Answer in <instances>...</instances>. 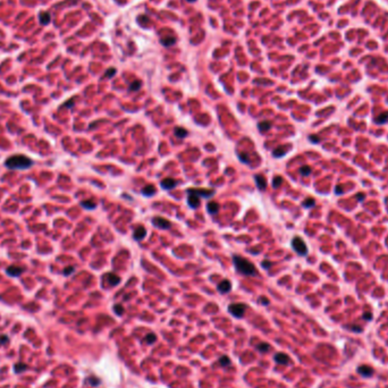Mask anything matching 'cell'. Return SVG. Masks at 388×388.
<instances>
[{
  "label": "cell",
  "mask_w": 388,
  "mask_h": 388,
  "mask_svg": "<svg viewBox=\"0 0 388 388\" xmlns=\"http://www.w3.org/2000/svg\"><path fill=\"white\" fill-rule=\"evenodd\" d=\"M144 341H145V343H148V344H153V343L157 341V336H156L155 334H152V332L151 334H148V335L145 336Z\"/></svg>",
  "instance_id": "f1b7e54d"
},
{
  "label": "cell",
  "mask_w": 388,
  "mask_h": 388,
  "mask_svg": "<svg viewBox=\"0 0 388 388\" xmlns=\"http://www.w3.org/2000/svg\"><path fill=\"white\" fill-rule=\"evenodd\" d=\"M6 273H8L10 277H18L24 273V268H20V267H16V266H10L9 268L6 270Z\"/></svg>",
  "instance_id": "7c38bea8"
},
{
  "label": "cell",
  "mask_w": 388,
  "mask_h": 388,
  "mask_svg": "<svg viewBox=\"0 0 388 388\" xmlns=\"http://www.w3.org/2000/svg\"><path fill=\"white\" fill-rule=\"evenodd\" d=\"M273 360L278 363V364H288V362L291 361L290 356L284 354V353H277L276 355L273 356Z\"/></svg>",
  "instance_id": "9a60e30c"
},
{
  "label": "cell",
  "mask_w": 388,
  "mask_h": 388,
  "mask_svg": "<svg viewBox=\"0 0 388 388\" xmlns=\"http://www.w3.org/2000/svg\"><path fill=\"white\" fill-rule=\"evenodd\" d=\"M335 194H337V195H341V194H343V187L342 186H336L335 187Z\"/></svg>",
  "instance_id": "7bdbcfd3"
},
{
  "label": "cell",
  "mask_w": 388,
  "mask_h": 388,
  "mask_svg": "<svg viewBox=\"0 0 388 388\" xmlns=\"http://www.w3.org/2000/svg\"><path fill=\"white\" fill-rule=\"evenodd\" d=\"M74 271H75V268H74V267H67V268L64 270V275H65V276H69V275H72Z\"/></svg>",
  "instance_id": "74e56055"
},
{
  "label": "cell",
  "mask_w": 388,
  "mask_h": 388,
  "mask_svg": "<svg viewBox=\"0 0 388 388\" xmlns=\"http://www.w3.org/2000/svg\"><path fill=\"white\" fill-rule=\"evenodd\" d=\"M142 194H143L144 196H152V195H155L156 194L155 186H152V185H147V186L142 190Z\"/></svg>",
  "instance_id": "44dd1931"
},
{
  "label": "cell",
  "mask_w": 388,
  "mask_h": 388,
  "mask_svg": "<svg viewBox=\"0 0 388 388\" xmlns=\"http://www.w3.org/2000/svg\"><path fill=\"white\" fill-rule=\"evenodd\" d=\"M355 197H356V200H358V201H360V202H362V201H363V200H364V199H365V195H364V194H363V193H358V194H356V195H355Z\"/></svg>",
  "instance_id": "b9f144b4"
},
{
  "label": "cell",
  "mask_w": 388,
  "mask_h": 388,
  "mask_svg": "<svg viewBox=\"0 0 388 388\" xmlns=\"http://www.w3.org/2000/svg\"><path fill=\"white\" fill-rule=\"evenodd\" d=\"M233 262L237 271L240 273H242V275H244V276L253 277L258 275V271H257V269H255V267H254L253 263L251 262V261H249V260L244 259L243 257L234 254Z\"/></svg>",
  "instance_id": "7a4b0ae2"
},
{
  "label": "cell",
  "mask_w": 388,
  "mask_h": 388,
  "mask_svg": "<svg viewBox=\"0 0 388 388\" xmlns=\"http://www.w3.org/2000/svg\"><path fill=\"white\" fill-rule=\"evenodd\" d=\"M187 194H188V196H187L188 205H190L192 209H196V208L200 207V203H201L200 197L196 196V195H194V194H191V193H187Z\"/></svg>",
  "instance_id": "ba28073f"
},
{
  "label": "cell",
  "mask_w": 388,
  "mask_h": 388,
  "mask_svg": "<svg viewBox=\"0 0 388 388\" xmlns=\"http://www.w3.org/2000/svg\"><path fill=\"white\" fill-rule=\"evenodd\" d=\"M26 368H27V365L22 364V363H17V364L14 365V370H15V372H22V371H24Z\"/></svg>",
  "instance_id": "d6a6232c"
},
{
  "label": "cell",
  "mask_w": 388,
  "mask_h": 388,
  "mask_svg": "<svg viewBox=\"0 0 388 388\" xmlns=\"http://www.w3.org/2000/svg\"><path fill=\"white\" fill-rule=\"evenodd\" d=\"M174 133H175V135H176V138H184L185 136H187V134H188L187 129H183V127H176V129H174Z\"/></svg>",
  "instance_id": "7402d4cb"
},
{
  "label": "cell",
  "mask_w": 388,
  "mask_h": 388,
  "mask_svg": "<svg viewBox=\"0 0 388 388\" xmlns=\"http://www.w3.org/2000/svg\"><path fill=\"white\" fill-rule=\"evenodd\" d=\"M9 342V338L7 336H0V345H5Z\"/></svg>",
  "instance_id": "60d3db41"
},
{
  "label": "cell",
  "mask_w": 388,
  "mask_h": 388,
  "mask_svg": "<svg viewBox=\"0 0 388 388\" xmlns=\"http://www.w3.org/2000/svg\"><path fill=\"white\" fill-rule=\"evenodd\" d=\"M283 182H284V179H283V177H280V176H276V177L273 178V186L275 188H277V187H279L280 185L283 184Z\"/></svg>",
  "instance_id": "f546056e"
},
{
  "label": "cell",
  "mask_w": 388,
  "mask_h": 388,
  "mask_svg": "<svg viewBox=\"0 0 388 388\" xmlns=\"http://www.w3.org/2000/svg\"><path fill=\"white\" fill-rule=\"evenodd\" d=\"M362 318H363L364 320H367V321H370V320L372 319V313L371 312H364L363 313V316H362Z\"/></svg>",
  "instance_id": "ab89813d"
},
{
  "label": "cell",
  "mask_w": 388,
  "mask_h": 388,
  "mask_svg": "<svg viewBox=\"0 0 388 388\" xmlns=\"http://www.w3.org/2000/svg\"><path fill=\"white\" fill-rule=\"evenodd\" d=\"M292 247H293V250L295 251L299 255H301V257H305L306 254H308V247H306V244L304 243V241H303L300 236L293 237Z\"/></svg>",
  "instance_id": "3957f363"
},
{
  "label": "cell",
  "mask_w": 388,
  "mask_h": 388,
  "mask_svg": "<svg viewBox=\"0 0 388 388\" xmlns=\"http://www.w3.org/2000/svg\"><path fill=\"white\" fill-rule=\"evenodd\" d=\"M286 152H287V149H285V147H279V148H277L276 150H273V156L275 158H282L283 156L286 155Z\"/></svg>",
  "instance_id": "603a6c76"
},
{
  "label": "cell",
  "mask_w": 388,
  "mask_h": 388,
  "mask_svg": "<svg viewBox=\"0 0 388 388\" xmlns=\"http://www.w3.org/2000/svg\"><path fill=\"white\" fill-rule=\"evenodd\" d=\"M258 129L263 134V133H266V132H268L271 129V123L269 120H262V122H260L258 124Z\"/></svg>",
  "instance_id": "d6986e66"
},
{
  "label": "cell",
  "mask_w": 388,
  "mask_h": 388,
  "mask_svg": "<svg viewBox=\"0 0 388 388\" xmlns=\"http://www.w3.org/2000/svg\"><path fill=\"white\" fill-rule=\"evenodd\" d=\"M238 159L243 164H249V156L246 153H238Z\"/></svg>",
  "instance_id": "836d02e7"
},
{
  "label": "cell",
  "mask_w": 388,
  "mask_h": 388,
  "mask_svg": "<svg viewBox=\"0 0 388 388\" xmlns=\"http://www.w3.org/2000/svg\"><path fill=\"white\" fill-rule=\"evenodd\" d=\"M114 311H115V313L117 316H122V314H124V312H125V309H124V306H123L122 304H115V305H114Z\"/></svg>",
  "instance_id": "4316f807"
},
{
  "label": "cell",
  "mask_w": 388,
  "mask_h": 388,
  "mask_svg": "<svg viewBox=\"0 0 388 388\" xmlns=\"http://www.w3.org/2000/svg\"><path fill=\"white\" fill-rule=\"evenodd\" d=\"M88 380H89V382L92 386H98V385H100V379L97 378V377H90V378L88 379Z\"/></svg>",
  "instance_id": "e575fe53"
},
{
  "label": "cell",
  "mask_w": 388,
  "mask_h": 388,
  "mask_svg": "<svg viewBox=\"0 0 388 388\" xmlns=\"http://www.w3.org/2000/svg\"><path fill=\"white\" fill-rule=\"evenodd\" d=\"M105 278H106V280L108 282V284L110 286H117V285L120 283V278H119L117 275H115V273H106Z\"/></svg>",
  "instance_id": "30bf717a"
},
{
  "label": "cell",
  "mask_w": 388,
  "mask_h": 388,
  "mask_svg": "<svg viewBox=\"0 0 388 388\" xmlns=\"http://www.w3.org/2000/svg\"><path fill=\"white\" fill-rule=\"evenodd\" d=\"M358 372L361 376H363V377H371V376L373 375L375 370H373L371 367H369V365L362 364L358 368Z\"/></svg>",
  "instance_id": "9c48e42d"
},
{
  "label": "cell",
  "mask_w": 388,
  "mask_h": 388,
  "mask_svg": "<svg viewBox=\"0 0 388 388\" xmlns=\"http://www.w3.org/2000/svg\"><path fill=\"white\" fill-rule=\"evenodd\" d=\"M73 106H74V99H70V100H69V101H67L65 103V105H64V107H67V108H70V107H73Z\"/></svg>",
  "instance_id": "f6af8a7d"
},
{
  "label": "cell",
  "mask_w": 388,
  "mask_h": 388,
  "mask_svg": "<svg viewBox=\"0 0 388 388\" xmlns=\"http://www.w3.org/2000/svg\"><path fill=\"white\" fill-rule=\"evenodd\" d=\"M217 290H218V292L221 293V294H227V293L230 292V290H232V284H230L229 280H227V279L221 280L220 283L218 284Z\"/></svg>",
  "instance_id": "52a82bcc"
},
{
  "label": "cell",
  "mask_w": 388,
  "mask_h": 388,
  "mask_svg": "<svg viewBox=\"0 0 388 388\" xmlns=\"http://www.w3.org/2000/svg\"><path fill=\"white\" fill-rule=\"evenodd\" d=\"M175 41H176V39H175L174 36H167V38H164V39H161V43L164 44L165 47H170V46H173V44L175 43Z\"/></svg>",
  "instance_id": "d4e9b609"
},
{
  "label": "cell",
  "mask_w": 388,
  "mask_h": 388,
  "mask_svg": "<svg viewBox=\"0 0 388 388\" xmlns=\"http://www.w3.org/2000/svg\"><path fill=\"white\" fill-rule=\"evenodd\" d=\"M207 210L210 214H216L218 211H219V204H218L217 202L210 201V202H208V204H207Z\"/></svg>",
  "instance_id": "e0dca14e"
},
{
  "label": "cell",
  "mask_w": 388,
  "mask_h": 388,
  "mask_svg": "<svg viewBox=\"0 0 388 388\" xmlns=\"http://www.w3.org/2000/svg\"><path fill=\"white\" fill-rule=\"evenodd\" d=\"M314 205H316V201H314V199H312V197L305 199L302 203V207L305 208V209H311V208H313Z\"/></svg>",
  "instance_id": "cb8c5ba5"
},
{
  "label": "cell",
  "mask_w": 388,
  "mask_h": 388,
  "mask_svg": "<svg viewBox=\"0 0 388 388\" xmlns=\"http://www.w3.org/2000/svg\"><path fill=\"white\" fill-rule=\"evenodd\" d=\"M254 181H255V184H257L258 190H260V191H264V190L267 188V181L263 176H261V175H255V176H254Z\"/></svg>",
  "instance_id": "4fadbf2b"
},
{
  "label": "cell",
  "mask_w": 388,
  "mask_h": 388,
  "mask_svg": "<svg viewBox=\"0 0 388 388\" xmlns=\"http://www.w3.org/2000/svg\"><path fill=\"white\" fill-rule=\"evenodd\" d=\"M141 84L142 83L140 82V81H134V82L132 83L131 85H129V91H132V92H135V91H138V90H140V88H141Z\"/></svg>",
  "instance_id": "83f0119b"
},
{
  "label": "cell",
  "mask_w": 388,
  "mask_h": 388,
  "mask_svg": "<svg viewBox=\"0 0 388 388\" xmlns=\"http://www.w3.org/2000/svg\"><path fill=\"white\" fill-rule=\"evenodd\" d=\"M81 205H82L84 209H86V210H93V209L97 208V203L92 200L82 201V202H81Z\"/></svg>",
  "instance_id": "ffe728a7"
},
{
  "label": "cell",
  "mask_w": 388,
  "mask_h": 388,
  "mask_svg": "<svg viewBox=\"0 0 388 388\" xmlns=\"http://www.w3.org/2000/svg\"><path fill=\"white\" fill-rule=\"evenodd\" d=\"M160 185H161V187L164 188V190L169 191V190H173V188L176 186V181L173 179V178H165V179L161 181Z\"/></svg>",
  "instance_id": "5bb4252c"
},
{
  "label": "cell",
  "mask_w": 388,
  "mask_h": 388,
  "mask_svg": "<svg viewBox=\"0 0 388 388\" xmlns=\"http://www.w3.org/2000/svg\"><path fill=\"white\" fill-rule=\"evenodd\" d=\"M39 20H40L41 25L46 26V25L50 24V22H51V16H50V14L48 13V11H42V13H40V15H39Z\"/></svg>",
  "instance_id": "2e32d148"
},
{
  "label": "cell",
  "mask_w": 388,
  "mask_h": 388,
  "mask_svg": "<svg viewBox=\"0 0 388 388\" xmlns=\"http://www.w3.org/2000/svg\"><path fill=\"white\" fill-rule=\"evenodd\" d=\"M299 173L302 175V176H309V175L312 173V169H311V167H309V166H302V167L299 169Z\"/></svg>",
  "instance_id": "484cf974"
},
{
  "label": "cell",
  "mask_w": 388,
  "mask_h": 388,
  "mask_svg": "<svg viewBox=\"0 0 388 388\" xmlns=\"http://www.w3.org/2000/svg\"><path fill=\"white\" fill-rule=\"evenodd\" d=\"M373 122H375L377 125H384V124H386V123L388 122V112L387 111L382 112V114H380L379 116H377Z\"/></svg>",
  "instance_id": "ac0fdd59"
},
{
  "label": "cell",
  "mask_w": 388,
  "mask_h": 388,
  "mask_svg": "<svg viewBox=\"0 0 388 388\" xmlns=\"http://www.w3.org/2000/svg\"><path fill=\"white\" fill-rule=\"evenodd\" d=\"M219 363H220L221 367H228V365H230V359L226 355L221 356L219 359Z\"/></svg>",
  "instance_id": "4dcf8cb0"
},
{
  "label": "cell",
  "mask_w": 388,
  "mask_h": 388,
  "mask_svg": "<svg viewBox=\"0 0 388 388\" xmlns=\"http://www.w3.org/2000/svg\"><path fill=\"white\" fill-rule=\"evenodd\" d=\"M152 224L153 226L159 228V229H169L171 227V223L166 218L162 217H155L152 218Z\"/></svg>",
  "instance_id": "8992f818"
},
{
  "label": "cell",
  "mask_w": 388,
  "mask_h": 388,
  "mask_svg": "<svg viewBox=\"0 0 388 388\" xmlns=\"http://www.w3.org/2000/svg\"><path fill=\"white\" fill-rule=\"evenodd\" d=\"M350 329H351V330H353V332H360L362 330L361 327H359V326H356V325L352 326V327H350Z\"/></svg>",
  "instance_id": "ee69618b"
},
{
  "label": "cell",
  "mask_w": 388,
  "mask_h": 388,
  "mask_svg": "<svg viewBox=\"0 0 388 388\" xmlns=\"http://www.w3.org/2000/svg\"><path fill=\"white\" fill-rule=\"evenodd\" d=\"M145 236H147V229H145V227L144 226L136 227V229L134 230V234H133L134 240L135 241H141V240H143Z\"/></svg>",
  "instance_id": "8fae6325"
},
{
  "label": "cell",
  "mask_w": 388,
  "mask_h": 388,
  "mask_svg": "<svg viewBox=\"0 0 388 388\" xmlns=\"http://www.w3.org/2000/svg\"><path fill=\"white\" fill-rule=\"evenodd\" d=\"M247 306L243 303H233L228 306V312L235 318H242L246 311Z\"/></svg>",
  "instance_id": "277c9868"
},
{
  "label": "cell",
  "mask_w": 388,
  "mask_h": 388,
  "mask_svg": "<svg viewBox=\"0 0 388 388\" xmlns=\"http://www.w3.org/2000/svg\"><path fill=\"white\" fill-rule=\"evenodd\" d=\"M257 349L259 350L260 352L264 353V352H267V351H269L270 350V345H268L267 343H261V344H259V345L257 346Z\"/></svg>",
  "instance_id": "1f68e13d"
},
{
  "label": "cell",
  "mask_w": 388,
  "mask_h": 388,
  "mask_svg": "<svg viewBox=\"0 0 388 388\" xmlns=\"http://www.w3.org/2000/svg\"><path fill=\"white\" fill-rule=\"evenodd\" d=\"M115 74H116V68H109L108 70L106 72L105 76L107 77V79H110V77H112Z\"/></svg>",
  "instance_id": "8d00e7d4"
},
{
  "label": "cell",
  "mask_w": 388,
  "mask_h": 388,
  "mask_svg": "<svg viewBox=\"0 0 388 388\" xmlns=\"http://www.w3.org/2000/svg\"><path fill=\"white\" fill-rule=\"evenodd\" d=\"M188 2H193V1H195V0H187Z\"/></svg>",
  "instance_id": "7dc6e473"
},
{
  "label": "cell",
  "mask_w": 388,
  "mask_h": 388,
  "mask_svg": "<svg viewBox=\"0 0 388 388\" xmlns=\"http://www.w3.org/2000/svg\"><path fill=\"white\" fill-rule=\"evenodd\" d=\"M261 266H262L263 269H269L270 267L273 266V263L270 262V261H268V260H264V261H262Z\"/></svg>",
  "instance_id": "f35d334b"
},
{
  "label": "cell",
  "mask_w": 388,
  "mask_h": 388,
  "mask_svg": "<svg viewBox=\"0 0 388 388\" xmlns=\"http://www.w3.org/2000/svg\"><path fill=\"white\" fill-rule=\"evenodd\" d=\"M309 141L311 142V143L317 144V143H320V138L317 136V135H309Z\"/></svg>",
  "instance_id": "d590c367"
},
{
  "label": "cell",
  "mask_w": 388,
  "mask_h": 388,
  "mask_svg": "<svg viewBox=\"0 0 388 388\" xmlns=\"http://www.w3.org/2000/svg\"><path fill=\"white\" fill-rule=\"evenodd\" d=\"M260 301L262 302L263 305H268V304H269V301H268V300H266L264 297H261V299H260Z\"/></svg>",
  "instance_id": "bcb514c9"
},
{
  "label": "cell",
  "mask_w": 388,
  "mask_h": 388,
  "mask_svg": "<svg viewBox=\"0 0 388 388\" xmlns=\"http://www.w3.org/2000/svg\"><path fill=\"white\" fill-rule=\"evenodd\" d=\"M33 165V161L24 155H14L5 161V166L11 170H25Z\"/></svg>",
  "instance_id": "6da1fadb"
},
{
  "label": "cell",
  "mask_w": 388,
  "mask_h": 388,
  "mask_svg": "<svg viewBox=\"0 0 388 388\" xmlns=\"http://www.w3.org/2000/svg\"><path fill=\"white\" fill-rule=\"evenodd\" d=\"M187 193H191L196 195L199 197H203V199H209L214 194V190H203V188H190L187 190Z\"/></svg>",
  "instance_id": "5b68a950"
}]
</instances>
